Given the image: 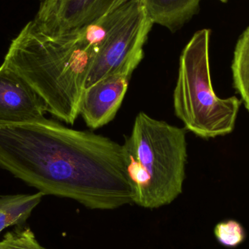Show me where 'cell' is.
I'll return each mask as SVG.
<instances>
[{"label": "cell", "mask_w": 249, "mask_h": 249, "mask_svg": "<svg viewBox=\"0 0 249 249\" xmlns=\"http://www.w3.org/2000/svg\"><path fill=\"white\" fill-rule=\"evenodd\" d=\"M0 245L6 249H46L38 243L30 228L24 225L7 232Z\"/></svg>", "instance_id": "7c38bea8"}, {"label": "cell", "mask_w": 249, "mask_h": 249, "mask_svg": "<svg viewBox=\"0 0 249 249\" xmlns=\"http://www.w3.org/2000/svg\"><path fill=\"white\" fill-rule=\"evenodd\" d=\"M44 196L38 192L32 195L0 196V233L9 227L24 225Z\"/></svg>", "instance_id": "30bf717a"}, {"label": "cell", "mask_w": 249, "mask_h": 249, "mask_svg": "<svg viewBox=\"0 0 249 249\" xmlns=\"http://www.w3.org/2000/svg\"><path fill=\"white\" fill-rule=\"evenodd\" d=\"M47 106L17 73L0 66V124H35L46 118Z\"/></svg>", "instance_id": "ba28073f"}, {"label": "cell", "mask_w": 249, "mask_h": 249, "mask_svg": "<svg viewBox=\"0 0 249 249\" xmlns=\"http://www.w3.org/2000/svg\"><path fill=\"white\" fill-rule=\"evenodd\" d=\"M152 23L174 32L198 11L201 0H143Z\"/></svg>", "instance_id": "9c48e42d"}, {"label": "cell", "mask_w": 249, "mask_h": 249, "mask_svg": "<svg viewBox=\"0 0 249 249\" xmlns=\"http://www.w3.org/2000/svg\"><path fill=\"white\" fill-rule=\"evenodd\" d=\"M211 30L194 34L181 53L174 91L176 115L186 130L203 139L225 136L233 131L241 100L222 99L212 88L209 63Z\"/></svg>", "instance_id": "277c9868"}, {"label": "cell", "mask_w": 249, "mask_h": 249, "mask_svg": "<svg viewBox=\"0 0 249 249\" xmlns=\"http://www.w3.org/2000/svg\"><path fill=\"white\" fill-rule=\"evenodd\" d=\"M214 235L222 245L228 247H235L245 239L244 228L235 220L226 221L216 225Z\"/></svg>", "instance_id": "4fadbf2b"}, {"label": "cell", "mask_w": 249, "mask_h": 249, "mask_svg": "<svg viewBox=\"0 0 249 249\" xmlns=\"http://www.w3.org/2000/svg\"><path fill=\"white\" fill-rule=\"evenodd\" d=\"M0 167L45 196L72 199L89 209L133 203L123 145L47 118L0 124Z\"/></svg>", "instance_id": "6da1fadb"}, {"label": "cell", "mask_w": 249, "mask_h": 249, "mask_svg": "<svg viewBox=\"0 0 249 249\" xmlns=\"http://www.w3.org/2000/svg\"><path fill=\"white\" fill-rule=\"evenodd\" d=\"M152 23L143 0L105 38L89 70L85 89L122 68L130 61L143 59V45Z\"/></svg>", "instance_id": "5b68a950"}, {"label": "cell", "mask_w": 249, "mask_h": 249, "mask_svg": "<svg viewBox=\"0 0 249 249\" xmlns=\"http://www.w3.org/2000/svg\"><path fill=\"white\" fill-rule=\"evenodd\" d=\"M142 61H130L113 74L85 89L79 115L89 127L99 128L115 118L125 96L132 74Z\"/></svg>", "instance_id": "52a82bcc"}, {"label": "cell", "mask_w": 249, "mask_h": 249, "mask_svg": "<svg viewBox=\"0 0 249 249\" xmlns=\"http://www.w3.org/2000/svg\"><path fill=\"white\" fill-rule=\"evenodd\" d=\"M0 249H6L5 248H4V247H1V245H0Z\"/></svg>", "instance_id": "9a60e30c"}, {"label": "cell", "mask_w": 249, "mask_h": 249, "mask_svg": "<svg viewBox=\"0 0 249 249\" xmlns=\"http://www.w3.org/2000/svg\"><path fill=\"white\" fill-rule=\"evenodd\" d=\"M130 0H45L35 18L44 35L61 36L76 33Z\"/></svg>", "instance_id": "8992f818"}, {"label": "cell", "mask_w": 249, "mask_h": 249, "mask_svg": "<svg viewBox=\"0 0 249 249\" xmlns=\"http://www.w3.org/2000/svg\"><path fill=\"white\" fill-rule=\"evenodd\" d=\"M232 71L234 87L249 112V26L235 45Z\"/></svg>", "instance_id": "8fae6325"}, {"label": "cell", "mask_w": 249, "mask_h": 249, "mask_svg": "<svg viewBox=\"0 0 249 249\" xmlns=\"http://www.w3.org/2000/svg\"><path fill=\"white\" fill-rule=\"evenodd\" d=\"M40 1H41V2H42V1H45V0H40Z\"/></svg>", "instance_id": "2e32d148"}, {"label": "cell", "mask_w": 249, "mask_h": 249, "mask_svg": "<svg viewBox=\"0 0 249 249\" xmlns=\"http://www.w3.org/2000/svg\"><path fill=\"white\" fill-rule=\"evenodd\" d=\"M99 48L83 32L54 37L39 32L31 20L12 41L3 64L38 93L48 112L73 124Z\"/></svg>", "instance_id": "7a4b0ae2"}, {"label": "cell", "mask_w": 249, "mask_h": 249, "mask_svg": "<svg viewBox=\"0 0 249 249\" xmlns=\"http://www.w3.org/2000/svg\"><path fill=\"white\" fill-rule=\"evenodd\" d=\"M219 1H222V2L226 3L227 1H228V0H219Z\"/></svg>", "instance_id": "5bb4252c"}, {"label": "cell", "mask_w": 249, "mask_h": 249, "mask_svg": "<svg viewBox=\"0 0 249 249\" xmlns=\"http://www.w3.org/2000/svg\"><path fill=\"white\" fill-rule=\"evenodd\" d=\"M123 146L133 203L159 209L182 193L187 159L185 128L139 112Z\"/></svg>", "instance_id": "3957f363"}]
</instances>
